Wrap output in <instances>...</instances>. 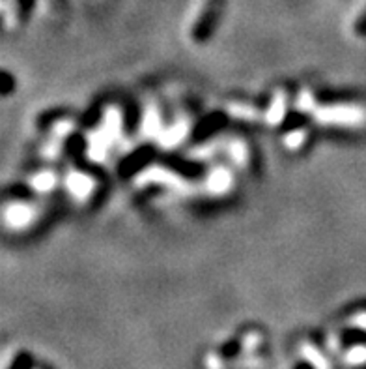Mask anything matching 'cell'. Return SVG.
Listing matches in <instances>:
<instances>
[{"mask_svg": "<svg viewBox=\"0 0 366 369\" xmlns=\"http://www.w3.org/2000/svg\"><path fill=\"white\" fill-rule=\"evenodd\" d=\"M228 154L238 167H245L249 163V148H247L243 141H232L228 145Z\"/></svg>", "mask_w": 366, "mask_h": 369, "instance_id": "11", "label": "cell"}, {"mask_svg": "<svg viewBox=\"0 0 366 369\" xmlns=\"http://www.w3.org/2000/svg\"><path fill=\"white\" fill-rule=\"evenodd\" d=\"M204 186H206V192L212 195H226L233 186L232 172L223 165L213 167L212 171L207 172Z\"/></svg>", "mask_w": 366, "mask_h": 369, "instance_id": "5", "label": "cell"}, {"mask_svg": "<svg viewBox=\"0 0 366 369\" xmlns=\"http://www.w3.org/2000/svg\"><path fill=\"white\" fill-rule=\"evenodd\" d=\"M39 210L36 204L25 203V201H11L4 206V221L8 229L21 230L36 221Z\"/></svg>", "mask_w": 366, "mask_h": 369, "instance_id": "3", "label": "cell"}, {"mask_svg": "<svg viewBox=\"0 0 366 369\" xmlns=\"http://www.w3.org/2000/svg\"><path fill=\"white\" fill-rule=\"evenodd\" d=\"M120 131H122V115L116 109H109L101 128L88 137V156L92 160H103L109 154V146L118 139Z\"/></svg>", "mask_w": 366, "mask_h": 369, "instance_id": "1", "label": "cell"}, {"mask_svg": "<svg viewBox=\"0 0 366 369\" xmlns=\"http://www.w3.org/2000/svg\"><path fill=\"white\" fill-rule=\"evenodd\" d=\"M142 134L148 137V139H155V137H161L163 134V124H161L159 111H157V105H146L142 115Z\"/></svg>", "mask_w": 366, "mask_h": 369, "instance_id": "7", "label": "cell"}, {"mask_svg": "<svg viewBox=\"0 0 366 369\" xmlns=\"http://www.w3.org/2000/svg\"><path fill=\"white\" fill-rule=\"evenodd\" d=\"M298 109L303 112H314V111H316V102H314V96L308 90L299 92Z\"/></svg>", "mask_w": 366, "mask_h": 369, "instance_id": "13", "label": "cell"}, {"mask_svg": "<svg viewBox=\"0 0 366 369\" xmlns=\"http://www.w3.org/2000/svg\"><path fill=\"white\" fill-rule=\"evenodd\" d=\"M189 129H191V122H189V118L181 117L178 120H174L172 126L163 129V134H161L159 141H161V146L163 148H176V146L180 145L181 141L185 139L187 134H189Z\"/></svg>", "mask_w": 366, "mask_h": 369, "instance_id": "6", "label": "cell"}, {"mask_svg": "<svg viewBox=\"0 0 366 369\" xmlns=\"http://www.w3.org/2000/svg\"><path fill=\"white\" fill-rule=\"evenodd\" d=\"M56 184H59L56 172L49 171V169L36 172V175H32V177L28 178V186L32 187L36 193L53 192L54 187H56Z\"/></svg>", "mask_w": 366, "mask_h": 369, "instance_id": "9", "label": "cell"}, {"mask_svg": "<svg viewBox=\"0 0 366 369\" xmlns=\"http://www.w3.org/2000/svg\"><path fill=\"white\" fill-rule=\"evenodd\" d=\"M305 141H307V131L305 129H292V131H288L286 135H284V139H282V143H284V146L290 150H298L301 148L303 145H305Z\"/></svg>", "mask_w": 366, "mask_h": 369, "instance_id": "12", "label": "cell"}, {"mask_svg": "<svg viewBox=\"0 0 366 369\" xmlns=\"http://www.w3.org/2000/svg\"><path fill=\"white\" fill-rule=\"evenodd\" d=\"M319 124L324 126H336V128H357L365 122V111L350 103H334L316 107L314 111Z\"/></svg>", "mask_w": 366, "mask_h": 369, "instance_id": "2", "label": "cell"}, {"mask_svg": "<svg viewBox=\"0 0 366 369\" xmlns=\"http://www.w3.org/2000/svg\"><path fill=\"white\" fill-rule=\"evenodd\" d=\"M10 369H32V358L27 354H19Z\"/></svg>", "mask_w": 366, "mask_h": 369, "instance_id": "14", "label": "cell"}, {"mask_svg": "<svg viewBox=\"0 0 366 369\" xmlns=\"http://www.w3.org/2000/svg\"><path fill=\"white\" fill-rule=\"evenodd\" d=\"M286 94H276L275 98H273V102H271V107L267 109V115H266V120L267 124H273V126H276V124L281 122L282 117L286 115Z\"/></svg>", "mask_w": 366, "mask_h": 369, "instance_id": "10", "label": "cell"}, {"mask_svg": "<svg viewBox=\"0 0 366 369\" xmlns=\"http://www.w3.org/2000/svg\"><path fill=\"white\" fill-rule=\"evenodd\" d=\"M66 189L75 201H86L92 197V193L96 189V180L80 171H69L64 178Z\"/></svg>", "mask_w": 366, "mask_h": 369, "instance_id": "4", "label": "cell"}, {"mask_svg": "<svg viewBox=\"0 0 366 369\" xmlns=\"http://www.w3.org/2000/svg\"><path fill=\"white\" fill-rule=\"evenodd\" d=\"M140 180H144L142 184H165L170 187H181L183 186V178L178 177L176 172L172 171H161V169H150V171L142 172Z\"/></svg>", "mask_w": 366, "mask_h": 369, "instance_id": "8", "label": "cell"}]
</instances>
